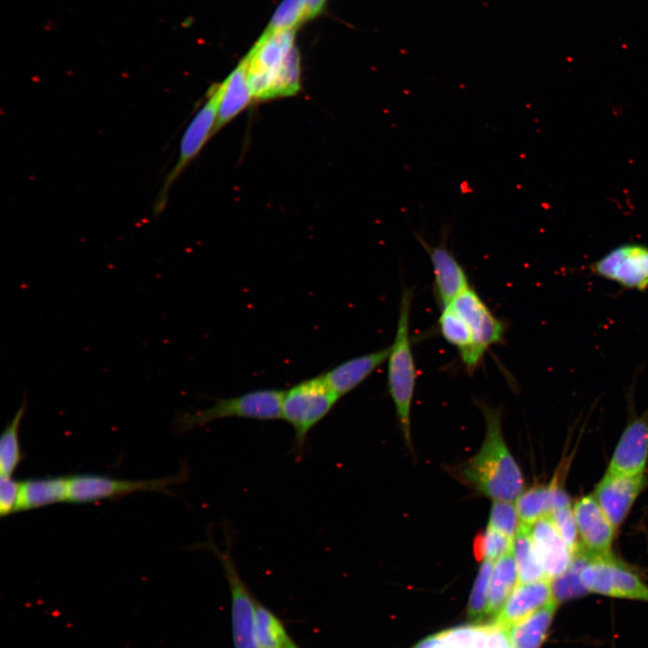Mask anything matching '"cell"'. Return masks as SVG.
Instances as JSON below:
<instances>
[{"instance_id": "1", "label": "cell", "mask_w": 648, "mask_h": 648, "mask_svg": "<svg viewBox=\"0 0 648 648\" xmlns=\"http://www.w3.org/2000/svg\"><path fill=\"white\" fill-rule=\"evenodd\" d=\"M477 403L485 423L482 444L471 458L447 470L460 483L492 501H514L524 491L525 481L504 438L501 410Z\"/></svg>"}, {"instance_id": "2", "label": "cell", "mask_w": 648, "mask_h": 648, "mask_svg": "<svg viewBox=\"0 0 648 648\" xmlns=\"http://www.w3.org/2000/svg\"><path fill=\"white\" fill-rule=\"evenodd\" d=\"M241 61L254 101L292 96L301 89L295 30H265Z\"/></svg>"}, {"instance_id": "3", "label": "cell", "mask_w": 648, "mask_h": 648, "mask_svg": "<svg viewBox=\"0 0 648 648\" xmlns=\"http://www.w3.org/2000/svg\"><path fill=\"white\" fill-rule=\"evenodd\" d=\"M413 291L404 287L400 295L397 328L387 358V389L393 402L405 444L411 445V407L417 382L410 321Z\"/></svg>"}, {"instance_id": "4", "label": "cell", "mask_w": 648, "mask_h": 648, "mask_svg": "<svg viewBox=\"0 0 648 648\" xmlns=\"http://www.w3.org/2000/svg\"><path fill=\"white\" fill-rule=\"evenodd\" d=\"M339 399L321 374L284 391L282 418L293 430L292 448L296 455L303 454L310 432L330 412Z\"/></svg>"}, {"instance_id": "5", "label": "cell", "mask_w": 648, "mask_h": 648, "mask_svg": "<svg viewBox=\"0 0 648 648\" xmlns=\"http://www.w3.org/2000/svg\"><path fill=\"white\" fill-rule=\"evenodd\" d=\"M284 394L283 390L267 388L230 398L216 399L209 408L182 413L176 419V427L185 431L229 418L256 420L282 418Z\"/></svg>"}, {"instance_id": "6", "label": "cell", "mask_w": 648, "mask_h": 648, "mask_svg": "<svg viewBox=\"0 0 648 648\" xmlns=\"http://www.w3.org/2000/svg\"><path fill=\"white\" fill-rule=\"evenodd\" d=\"M220 94V83L208 89L206 101L184 131L176 162L165 177L155 201L153 210L156 215H159L165 210L171 186L198 156L210 138L215 134Z\"/></svg>"}, {"instance_id": "7", "label": "cell", "mask_w": 648, "mask_h": 648, "mask_svg": "<svg viewBox=\"0 0 648 648\" xmlns=\"http://www.w3.org/2000/svg\"><path fill=\"white\" fill-rule=\"evenodd\" d=\"M203 546L218 558L230 592L231 633L234 648H258L256 640V608L257 599L240 577L230 545L220 549L210 538Z\"/></svg>"}, {"instance_id": "8", "label": "cell", "mask_w": 648, "mask_h": 648, "mask_svg": "<svg viewBox=\"0 0 648 648\" xmlns=\"http://www.w3.org/2000/svg\"><path fill=\"white\" fill-rule=\"evenodd\" d=\"M580 576L588 593L648 603V584L612 554L586 558Z\"/></svg>"}, {"instance_id": "9", "label": "cell", "mask_w": 648, "mask_h": 648, "mask_svg": "<svg viewBox=\"0 0 648 648\" xmlns=\"http://www.w3.org/2000/svg\"><path fill=\"white\" fill-rule=\"evenodd\" d=\"M591 274L613 282L625 290H648V246L621 244L589 266Z\"/></svg>"}, {"instance_id": "10", "label": "cell", "mask_w": 648, "mask_h": 648, "mask_svg": "<svg viewBox=\"0 0 648 648\" xmlns=\"http://www.w3.org/2000/svg\"><path fill=\"white\" fill-rule=\"evenodd\" d=\"M184 473L151 480H124L100 474H77L68 477V501L86 503L119 497L137 491L166 492L181 482Z\"/></svg>"}, {"instance_id": "11", "label": "cell", "mask_w": 648, "mask_h": 648, "mask_svg": "<svg viewBox=\"0 0 648 648\" xmlns=\"http://www.w3.org/2000/svg\"><path fill=\"white\" fill-rule=\"evenodd\" d=\"M449 304L465 320L472 338L475 358L481 365L488 349L503 341L506 324L490 310L472 286Z\"/></svg>"}, {"instance_id": "12", "label": "cell", "mask_w": 648, "mask_h": 648, "mask_svg": "<svg viewBox=\"0 0 648 648\" xmlns=\"http://www.w3.org/2000/svg\"><path fill=\"white\" fill-rule=\"evenodd\" d=\"M415 237L428 255L434 294L441 309L471 286L467 273L448 247L447 230H443L441 241L434 246L418 234Z\"/></svg>"}, {"instance_id": "13", "label": "cell", "mask_w": 648, "mask_h": 648, "mask_svg": "<svg viewBox=\"0 0 648 648\" xmlns=\"http://www.w3.org/2000/svg\"><path fill=\"white\" fill-rule=\"evenodd\" d=\"M572 508L580 538L578 552L588 557L611 555L616 527L594 494L581 497Z\"/></svg>"}, {"instance_id": "14", "label": "cell", "mask_w": 648, "mask_h": 648, "mask_svg": "<svg viewBox=\"0 0 648 648\" xmlns=\"http://www.w3.org/2000/svg\"><path fill=\"white\" fill-rule=\"evenodd\" d=\"M648 460V407L627 423L614 450L607 472L637 475L645 471Z\"/></svg>"}, {"instance_id": "15", "label": "cell", "mask_w": 648, "mask_h": 648, "mask_svg": "<svg viewBox=\"0 0 648 648\" xmlns=\"http://www.w3.org/2000/svg\"><path fill=\"white\" fill-rule=\"evenodd\" d=\"M644 485V473L627 475L606 472L593 494L616 528L626 519Z\"/></svg>"}, {"instance_id": "16", "label": "cell", "mask_w": 648, "mask_h": 648, "mask_svg": "<svg viewBox=\"0 0 648 648\" xmlns=\"http://www.w3.org/2000/svg\"><path fill=\"white\" fill-rule=\"evenodd\" d=\"M526 526L545 577L553 580L562 574L574 556L549 516Z\"/></svg>"}, {"instance_id": "17", "label": "cell", "mask_w": 648, "mask_h": 648, "mask_svg": "<svg viewBox=\"0 0 648 648\" xmlns=\"http://www.w3.org/2000/svg\"><path fill=\"white\" fill-rule=\"evenodd\" d=\"M553 599L552 580L518 582L493 620V626L506 630Z\"/></svg>"}, {"instance_id": "18", "label": "cell", "mask_w": 648, "mask_h": 648, "mask_svg": "<svg viewBox=\"0 0 648 648\" xmlns=\"http://www.w3.org/2000/svg\"><path fill=\"white\" fill-rule=\"evenodd\" d=\"M390 346L347 359L321 374L328 385L343 397L364 382L387 361Z\"/></svg>"}, {"instance_id": "19", "label": "cell", "mask_w": 648, "mask_h": 648, "mask_svg": "<svg viewBox=\"0 0 648 648\" xmlns=\"http://www.w3.org/2000/svg\"><path fill=\"white\" fill-rule=\"evenodd\" d=\"M571 506V499L554 478L551 483L536 485L516 500V508L523 525L528 526L549 516L558 508Z\"/></svg>"}, {"instance_id": "20", "label": "cell", "mask_w": 648, "mask_h": 648, "mask_svg": "<svg viewBox=\"0 0 648 648\" xmlns=\"http://www.w3.org/2000/svg\"><path fill=\"white\" fill-rule=\"evenodd\" d=\"M220 84L221 94L215 133L237 117L254 101L248 81L246 68L241 60Z\"/></svg>"}, {"instance_id": "21", "label": "cell", "mask_w": 648, "mask_h": 648, "mask_svg": "<svg viewBox=\"0 0 648 648\" xmlns=\"http://www.w3.org/2000/svg\"><path fill=\"white\" fill-rule=\"evenodd\" d=\"M555 599L514 624L505 631L509 648H540L545 641L557 610Z\"/></svg>"}, {"instance_id": "22", "label": "cell", "mask_w": 648, "mask_h": 648, "mask_svg": "<svg viewBox=\"0 0 648 648\" xmlns=\"http://www.w3.org/2000/svg\"><path fill=\"white\" fill-rule=\"evenodd\" d=\"M437 324L441 336L456 348L466 371L472 374L480 365L476 361L472 338L464 317L448 304L441 308Z\"/></svg>"}, {"instance_id": "23", "label": "cell", "mask_w": 648, "mask_h": 648, "mask_svg": "<svg viewBox=\"0 0 648 648\" xmlns=\"http://www.w3.org/2000/svg\"><path fill=\"white\" fill-rule=\"evenodd\" d=\"M518 582L517 565L511 551L493 564L488 588L486 616L495 619Z\"/></svg>"}, {"instance_id": "24", "label": "cell", "mask_w": 648, "mask_h": 648, "mask_svg": "<svg viewBox=\"0 0 648 648\" xmlns=\"http://www.w3.org/2000/svg\"><path fill=\"white\" fill-rule=\"evenodd\" d=\"M68 500V477H47L21 482L20 510Z\"/></svg>"}, {"instance_id": "25", "label": "cell", "mask_w": 648, "mask_h": 648, "mask_svg": "<svg viewBox=\"0 0 648 648\" xmlns=\"http://www.w3.org/2000/svg\"><path fill=\"white\" fill-rule=\"evenodd\" d=\"M256 620L258 648H301L291 637L282 620L258 600Z\"/></svg>"}, {"instance_id": "26", "label": "cell", "mask_w": 648, "mask_h": 648, "mask_svg": "<svg viewBox=\"0 0 648 648\" xmlns=\"http://www.w3.org/2000/svg\"><path fill=\"white\" fill-rule=\"evenodd\" d=\"M26 396L13 418L6 424L0 438V474L4 477L13 476L22 460V448L19 439L21 421L26 411Z\"/></svg>"}, {"instance_id": "27", "label": "cell", "mask_w": 648, "mask_h": 648, "mask_svg": "<svg viewBox=\"0 0 648 648\" xmlns=\"http://www.w3.org/2000/svg\"><path fill=\"white\" fill-rule=\"evenodd\" d=\"M512 554L519 582L547 579L536 556L527 526L523 524L512 540Z\"/></svg>"}, {"instance_id": "28", "label": "cell", "mask_w": 648, "mask_h": 648, "mask_svg": "<svg viewBox=\"0 0 648 648\" xmlns=\"http://www.w3.org/2000/svg\"><path fill=\"white\" fill-rule=\"evenodd\" d=\"M512 540L487 526L477 533L472 542V553L478 562H496L512 551Z\"/></svg>"}, {"instance_id": "29", "label": "cell", "mask_w": 648, "mask_h": 648, "mask_svg": "<svg viewBox=\"0 0 648 648\" xmlns=\"http://www.w3.org/2000/svg\"><path fill=\"white\" fill-rule=\"evenodd\" d=\"M585 560L582 554H574L571 566L562 574L552 580L554 598L558 604L588 593L580 576Z\"/></svg>"}, {"instance_id": "30", "label": "cell", "mask_w": 648, "mask_h": 648, "mask_svg": "<svg viewBox=\"0 0 648 648\" xmlns=\"http://www.w3.org/2000/svg\"><path fill=\"white\" fill-rule=\"evenodd\" d=\"M493 562L482 561L468 600V617L479 621L486 616L487 597Z\"/></svg>"}, {"instance_id": "31", "label": "cell", "mask_w": 648, "mask_h": 648, "mask_svg": "<svg viewBox=\"0 0 648 648\" xmlns=\"http://www.w3.org/2000/svg\"><path fill=\"white\" fill-rule=\"evenodd\" d=\"M516 505L512 501L493 500L488 526L513 539L521 526Z\"/></svg>"}, {"instance_id": "32", "label": "cell", "mask_w": 648, "mask_h": 648, "mask_svg": "<svg viewBox=\"0 0 648 648\" xmlns=\"http://www.w3.org/2000/svg\"><path fill=\"white\" fill-rule=\"evenodd\" d=\"M307 0H283L274 12L266 30H295L306 21Z\"/></svg>"}, {"instance_id": "33", "label": "cell", "mask_w": 648, "mask_h": 648, "mask_svg": "<svg viewBox=\"0 0 648 648\" xmlns=\"http://www.w3.org/2000/svg\"><path fill=\"white\" fill-rule=\"evenodd\" d=\"M549 518L574 556L580 548V538L573 508L571 506L558 508Z\"/></svg>"}, {"instance_id": "34", "label": "cell", "mask_w": 648, "mask_h": 648, "mask_svg": "<svg viewBox=\"0 0 648 648\" xmlns=\"http://www.w3.org/2000/svg\"><path fill=\"white\" fill-rule=\"evenodd\" d=\"M21 482L1 476L0 514L2 517L20 510Z\"/></svg>"}, {"instance_id": "35", "label": "cell", "mask_w": 648, "mask_h": 648, "mask_svg": "<svg viewBox=\"0 0 648 648\" xmlns=\"http://www.w3.org/2000/svg\"><path fill=\"white\" fill-rule=\"evenodd\" d=\"M327 0H307L306 21L318 16L322 13Z\"/></svg>"}, {"instance_id": "36", "label": "cell", "mask_w": 648, "mask_h": 648, "mask_svg": "<svg viewBox=\"0 0 648 648\" xmlns=\"http://www.w3.org/2000/svg\"><path fill=\"white\" fill-rule=\"evenodd\" d=\"M441 638L442 633H437L436 634L427 637L425 640L418 643L413 648H435L439 644Z\"/></svg>"}]
</instances>
